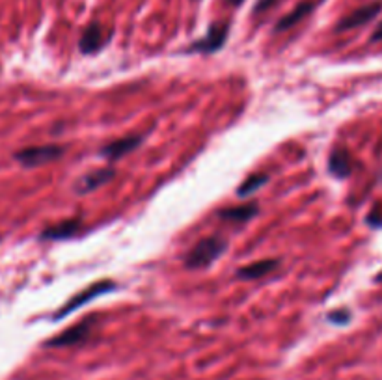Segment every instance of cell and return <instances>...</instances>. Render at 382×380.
I'll return each mask as SVG.
<instances>
[{"instance_id":"1","label":"cell","mask_w":382,"mask_h":380,"mask_svg":"<svg viewBox=\"0 0 382 380\" xmlns=\"http://www.w3.org/2000/svg\"><path fill=\"white\" fill-rule=\"evenodd\" d=\"M226 248H228V241L224 237H220V235H213V237L202 239L187 252L185 260H183L185 266L192 268V271L207 268L226 252Z\"/></svg>"},{"instance_id":"2","label":"cell","mask_w":382,"mask_h":380,"mask_svg":"<svg viewBox=\"0 0 382 380\" xmlns=\"http://www.w3.org/2000/svg\"><path fill=\"white\" fill-rule=\"evenodd\" d=\"M114 289H116L114 282H110V279H99V282L92 284L89 287H86L84 291H81L78 295H75V297L71 298L70 302H67V304H65L62 310L54 313L52 319H54V321H58V319H64V317H67L75 310H78L81 306L88 304V302H92V300H96V298L103 297V295H107V293L114 291Z\"/></svg>"},{"instance_id":"3","label":"cell","mask_w":382,"mask_h":380,"mask_svg":"<svg viewBox=\"0 0 382 380\" xmlns=\"http://www.w3.org/2000/svg\"><path fill=\"white\" fill-rule=\"evenodd\" d=\"M65 153L64 146H38V147H26L15 153V160L23 165L25 168H38V166L54 162Z\"/></svg>"},{"instance_id":"4","label":"cell","mask_w":382,"mask_h":380,"mask_svg":"<svg viewBox=\"0 0 382 380\" xmlns=\"http://www.w3.org/2000/svg\"><path fill=\"white\" fill-rule=\"evenodd\" d=\"M229 36V25L228 23H213L209 26V30L204 38H200L198 41L189 47L191 52H202V54H213V52L220 51L226 43V39Z\"/></svg>"},{"instance_id":"5","label":"cell","mask_w":382,"mask_h":380,"mask_svg":"<svg viewBox=\"0 0 382 380\" xmlns=\"http://www.w3.org/2000/svg\"><path fill=\"white\" fill-rule=\"evenodd\" d=\"M92 328H94V324H92L89 319L81 321V323L75 324V326H71V328L64 330L62 334H58V336H54L52 339H49V341L45 343V347H76V345H81V343H84L88 339L89 334H92Z\"/></svg>"},{"instance_id":"6","label":"cell","mask_w":382,"mask_h":380,"mask_svg":"<svg viewBox=\"0 0 382 380\" xmlns=\"http://www.w3.org/2000/svg\"><path fill=\"white\" fill-rule=\"evenodd\" d=\"M382 12V2H371V4H365V6L358 8L352 13H349L347 17L339 21L336 30L338 32H347L352 30V28H358V26H363L371 23L375 19L376 15Z\"/></svg>"},{"instance_id":"7","label":"cell","mask_w":382,"mask_h":380,"mask_svg":"<svg viewBox=\"0 0 382 380\" xmlns=\"http://www.w3.org/2000/svg\"><path fill=\"white\" fill-rule=\"evenodd\" d=\"M114 178L116 171L112 168H101V170L89 171V173H84L83 178L76 181L75 192L83 196V194H88V192H94V190L109 184Z\"/></svg>"},{"instance_id":"8","label":"cell","mask_w":382,"mask_h":380,"mask_svg":"<svg viewBox=\"0 0 382 380\" xmlns=\"http://www.w3.org/2000/svg\"><path fill=\"white\" fill-rule=\"evenodd\" d=\"M107 36H105V30L99 23H92V25L83 32L81 36V41H78V49L83 54H96L99 52L107 45Z\"/></svg>"},{"instance_id":"9","label":"cell","mask_w":382,"mask_h":380,"mask_svg":"<svg viewBox=\"0 0 382 380\" xmlns=\"http://www.w3.org/2000/svg\"><path fill=\"white\" fill-rule=\"evenodd\" d=\"M142 140H144V136H140V134H131L125 138L114 140V142H110L109 146L103 147L101 155L109 160H120L121 157H125L127 153L134 151L136 147L140 146Z\"/></svg>"},{"instance_id":"10","label":"cell","mask_w":382,"mask_h":380,"mask_svg":"<svg viewBox=\"0 0 382 380\" xmlns=\"http://www.w3.org/2000/svg\"><path fill=\"white\" fill-rule=\"evenodd\" d=\"M328 170L336 178H349L352 171V158L345 147H334L328 157Z\"/></svg>"},{"instance_id":"11","label":"cell","mask_w":382,"mask_h":380,"mask_svg":"<svg viewBox=\"0 0 382 380\" xmlns=\"http://www.w3.org/2000/svg\"><path fill=\"white\" fill-rule=\"evenodd\" d=\"M81 231V220H64L51 226L41 231V239L45 241H65V239H73L76 233Z\"/></svg>"},{"instance_id":"12","label":"cell","mask_w":382,"mask_h":380,"mask_svg":"<svg viewBox=\"0 0 382 380\" xmlns=\"http://www.w3.org/2000/svg\"><path fill=\"white\" fill-rule=\"evenodd\" d=\"M280 266V261L278 260H262V261H254L250 265L242 266L241 271H237V278L241 279H259L263 276H267L273 271H276Z\"/></svg>"},{"instance_id":"13","label":"cell","mask_w":382,"mask_h":380,"mask_svg":"<svg viewBox=\"0 0 382 380\" xmlns=\"http://www.w3.org/2000/svg\"><path fill=\"white\" fill-rule=\"evenodd\" d=\"M313 8H315V4L313 2H302V4H299V6L295 8L293 12H289L287 15H284L278 23H276V26H274V32H286L289 30V28H293V26H297L302 19H306L310 13L313 12Z\"/></svg>"},{"instance_id":"14","label":"cell","mask_w":382,"mask_h":380,"mask_svg":"<svg viewBox=\"0 0 382 380\" xmlns=\"http://www.w3.org/2000/svg\"><path fill=\"white\" fill-rule=\"evenodd\" d=\"M257 213H259V207H257V203L252 202L220 211V215L218 216H220L224 222H239V224H242V222L252 220Z\"/></svg>"},{"instance_id":"15","label":"cell","mask_w":382,"mask_h":380,"mask_svg":"<svg viewBox=\"0 0 382 380\" xmlns=\"http://www.w3.org/2000/svg\"><path fill=\"white\" fill-rule=\"evenodd\" d=\"M268 181V176L265 173H254V176H250L242 181V184L237 189V196L239 198H250L252 194H255L257 190L262 189L263 184Z\"/></svg>"},{"instance_id":"16","label":"cell","mask_w":382,"mask_h":380,"mask_svg":"<svg viewBox=\"0 0 382 380\" xmlns=\"http://www.w3.org/2000/svg\"><path fill=\"white\" fill-rule=\"evenodd\" d=\"M368 224L373 228H382V202L375 203V207L368 215Z\"/></svg>"},{"instance_id":"17","label":"cell","mask_w":382,"mask_h":380,"mask_svg":"<svg viewBox=\"0 0 382 380\" xmlns=\"http://www.w3.org/2000/svg\"><path fill=\"white\" fill-rule=\"evenodd\" d=\"M328 321L332 324H338V326H343L350 321V311L349 310H336L332 311L330 315H328Z\"/></svg>"},{"instance_id":"18","label":"cell","mask_w":382,"mask_h":380,"mask_svg":"<svg viewBox=\"0 0 382 380\" xmlns=\"http://www.w3.org/2000/svg\"><path fill=\"white\" fill-rule=\"evenodd\" d=\"M278 2H280V0H255L254 13H255V15H259V13L268 12V10L276 6Z\"/></svg>"},{"instance_id":"19","label":"cell","mask_w":382,"mask_h":380,"mask_svg":"<svg viewBox=\"0 0 382 380\" xmlns=\"http://www.w3.org/2000/svg\"><path fill=\"white\" fill-rule=\"evenodd\" d=\"M382 39V23L375 28V32H373V36H371V41L375 43V41H381Z\"/></svg>"},{"instance_id":"20","label":"cell","mask_w":382,"mask_h":380,"mask_svg":"<svg viewBox=\"0 0 382 380\" xmlns=\"http://www.w3.org/2000/svg\"><path fill=\"white\" fill-rule=\"evenodd\" d=\"M226 4H229V6H241L244 0H224Z\"/></svg>"}]
</instances>
